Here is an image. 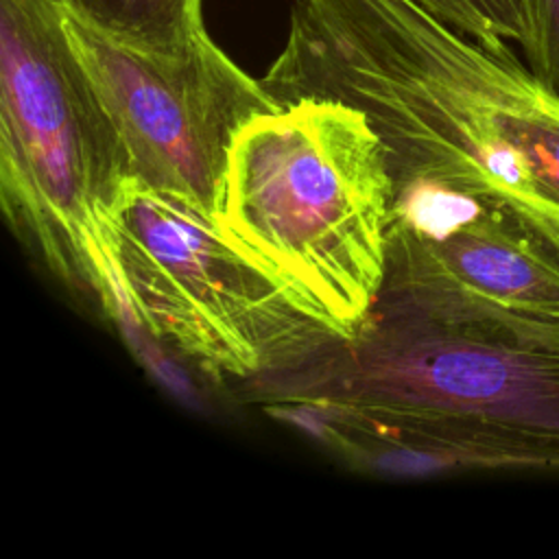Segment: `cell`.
Segmentation results:
<instances>
[{"mask_svg":"<svg viewBox=\"0 0 559 559\" xmlns=\"http://www.w3.org/2000/svg\"><path fill=\"white\" fill-rule=\"evenodd\" d=\"M288 98L358 109L393 179L502 201L559 258V96L417 0H312L282 61Z\"/></svg>","mask_w":559,"mask_h":559,"instance_id":"obj_1","label":"cell"},{"mask_svg":"<svg viewBox=\"0 0 559 559\" xmlns=\"http://www.w3.org/2000/svg\"><path fill=\"white\" fill-rule=\"evenodd\" d=\"M537 48L528 68L559 96V0H531Z\"/></svg>","mask_w":559,"mask_h":559,"instance_id":"obj_10","label":"cell"},{"mask_svg":"<svg viewBox=\"0 0 559 559\" xmlns=\"http://www.w3.org/2000/svg\"><path fill=\"white\" fill-rule=\"evenodd\" d=\"M61 17L120 138L129 175L212 218L234 135L280 103L210 35L186 55H144L63 11Z\"/></svg>","mask_w":559,"mask_h":559,"instance_id":"obj_7","label":"cell"},{"mask_svg":"<svg viewBox=\"0 0 559 559\" xmlns=\"http://www.w3.org/2000/svg\"><path fill=\"white\" fill-rule=\"evenodd\" d=\"M129 177L57 2L0 0L4 218L66 290L122 323L133 314L118 273L116 205Z\"/></svg>","mask_w":559,"mask_h":559,"instance_id":"obj_4","label":"cell"},{"mask_svg":"<svg viewBox=\"0 0 559 559\" xmlns=\"http://www.w3.org/2000/svg\"><path fill=\"white\" fill-rule=\"evenodd\" d=\"M456 31L489 48L518 46L528 63L537 48L531 0H417Z\"/></svg>","mask_w":559,"mask_h":559,"instance_id":"obj_9","label":"cell"},{"mask_svg":"<svg viewBox=\"0 0 559 559\" xmlns=\"http://www.w3.org/2000/svg\"><path fill=\"white\" fill-rule=\"evenodd\" d=\"M107 41L144 55H186L210 33L201 0H55Z\"/></svg>","mask_w":559,"mask_h":559,"instance_id":"obj_8","label":"cell"},{"mask_svg":"<svg viewBox=\"0 0 559 559\" xmlns=\"http://www.w3.org/2000/svg\"><path fill=\"white\" fill-rule=\"evenodd\" d=\"M249 384L266 406L338 404L424 417L463 448L474 469H559V323L371 310L349 338Z\"/></svg>","mask_w":559,"mask_h":559,"instance_id":"obj_3","label":"cell"},{"mask_svg":"<svg viewBox=\"0 0 559 559\" xmlns=\"http://www.w3.org/2000/svg\"><path fill=\"white\" fill-rule=\"evenodd\" d=\"M116 251L133 321L210 378L249 384L338 338L210 216L135 177L116 205Z\"/></svg>","mask_w":559,"mask_h":559,"instance_id":"obj_5","label":"cell"},{"mask_svg":"<svg viewBox=\"0 0 559 559\" xmlns=\"http://www.w3.org/2000/svg\"><path fill=\"white\" fill-rule=\"evenodd\" d=\"M393 181L373 310L430 321L559 323V258L511 207L428 179Z\"/></svg>","mask_w":559,"mask_h":559,"instance_id":"obj_6","label":"cell"},{"mask_svg":"<svg viewBox=\"0 0 559 559\" xmlns=\"http://www.w3.org/2000/svg\"><path fill=\"white\" fill-rule=\"evenodd\" d=\"M393 194L384 146L358 109L295 98L238 129L212 221L304 312L349 338L382 288Z\"/></svg>","mask_w":559,"mask_h":559,"instance_id":"obj_2","label":"cell"}]
</instances>
